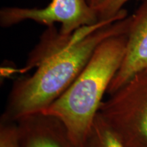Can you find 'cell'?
<instances>
[{
    "label": "cell",
    "mask_w": 147,
    "mask_h": 147,
    "mask_svg": "<svg viewBox=\"0 0 147 147\" xmlns=\"http://www.w3.org/2000/svg\"><path fill=\"white\" fill-rule=\"evenodd\" d=\"M131 0H105L96 9L99 21H108L116 18H124L128 16L123 6Z\"/></svg>",
    "instance_id": "ba28073f"
},
{
    "label": "cell",
    "mask_w": 147,
    "mask_h": 147,
    "mask_svg": "<svg viewBox=\"0 0 147 147\" xmlns=\"http://www.w3.org/2000/svg\"><path fill=\"white\" fill-rule=\"evenodd\" d=\"M0 147H21L19 131L15 121L1 120Z\"/></svg>",
    "instance_id": "9c48e42d"
},
{
    "label": "cell",
    "mask_w": 147,
    "mask_h": 147,
    "mask_svg": "<svg viewBox=\"0 0 147 147\" xmlns=\"http://www.w3.org/2000/svg\"><path fill=\"white\" fill-rule=\"evenodd\" d=\"M84 147H125L102 116L98 113L88 134Z\"/></svg>",
    "instance_id": "52a82bcc"
},
{
    "label": "cell",
    "mask_w": 147,
    "mask_h": 147,
    "mask_svg": "<svg viewBox=\"0 0 147 147\" xmlns=\"http://www.w3.org/2000/svg\"><path fill=\"white\" fill-rule=\"evenodd\" d=\"M99 113L125 147H147V69L102 102Z\"/></svg>",
    "instance_id": "3957f363"
},
{
    "label": "cell",
    "mask_w": 147,
    "mask_h": 147,
    "mask_svg": "<svg viewBox=\"0 0 147 147\" xmlns=\"http://www.w3.org/2000/svg\"><path fill=\"white\" fill-rule=\"evenodd\" d=\"M32 21L51 27L61 25L59 32L69 36L83 27L98 23L99 18L87 0H51L45 8L3 7L0 10V25L10 27L23 21Z\"/></svg>",
    "instance_id": "277c9868"
},
{
    "label": "cell",
    "mask_w": 147,
    "mask_h": 147,
    "mask_svg": "<svg viewBox=\"0 0 147 147\" xmlns=\"http://www.w3.org/2000/svg\"><path fill=\"white\" fill-rule=\"evenodd\" d=\"M87 1L92 8L96 10V9L98 8L105 1V0H87Z\"/></svg>",
    "instance_id": "30bf717a"
},
{
    "label": "cell",
    "mask_w": 147,
    "mask_h": 147,
    "mask_svg": "<svg viewBox=\"0 0 147 147\" xmlns=\"http://www.w3.org/2000/svg\"><path fill=\"white\" fill-rule=\"evenodd\" d=\"M131 18L99 21L73 33L68 43L42 61L31 76L14 82L1 120L16 122L47 109L76 80L104 40L128 33Z\"/></svg>",
    "instance_id": "6da1fadb"
},
{
    "label": "cell",
    "mask_w": 147,
    "mask_h": 147,
    "mask_svg": "<svg viewBox=\"0 0 147 147\" xmlns=\"http://www.w3.org/2000/svg\"><path fill=\"white\" fill-rule=\"evenodd\" d=\"M127 42V33L104 40L68 89L41 112L59 119L76 147L84 146L104 95L123 60Z\"/></svg>",
    "instance_id": "7a4b0ae2"
},
{
    "label": "cell",
    "mask_w": 147,
    "mask_h": 147,
    "mask_svg": "<svg viewBox=\"0 0 147 147\" xmlns=\"http://www.w3.org/2000/svg\"><path fill=\"white\" fill-rule=\"evenodd\" d=\"M21 147H76L59 119L43 113L16 121Z\"/></svg>",
    "instance_id": "8992f818"
},
{
    "label": "cell",
    "mask_w": 147,
    "mask_h": 147,
    "mask_svg": "<svg viewBox=\"0 0 147 147\" xmlns=\"http://www.w3.org/2000/svg\"><path fill=\"white\" fill-rule=\"evenodd\" d=\"M131 17L123 60L108 87V95L113 94L135 75L147 69V0Z\"/></svg>",
    "instance_id": "5b68a950"
}]
</instances>
